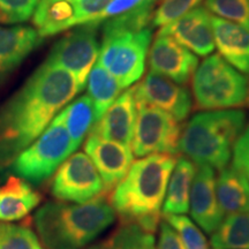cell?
Masks as SVG:
<instances>
[{
  "label": "cell",
  "mask_w": 249,
  "mask_h": 249,
  "mask_svg": "<svg viewBox=\"0 0 249 249\" xmlns=\"http://www.w3.org/2000/svg\"><path fill=\"white\" fill-rule=\"evenodd\" d=\"M157 35H166L200 57L213 51V30L211 15L204 7H195L176 21L161 27Z\"/></svg>",
  "instance_id": "13"
},
{
  "label": "cell",
  "mask_w": 249,
  "mask_h": 249,
  "mask_svg": "<svg viewBox=\"0 0 249 249\" xmlns=\"http://www.w3.org/2000/svg\"><path fill=\"white\" fill-rule=\"evenodd\" d=\"M135 101L160 108L178 121L188 117L193 105L188 89L152 71L135 86Z\"/></svg>",
  "instance_id": "11"
},
{
  "label": "cell",
  "mask_w": 249,
  "mask_h": 249,
  "mask_svg": "<svg viewBox=\"0 0 249 249\" xmlns=\"http://www.w3.org/2000/svg\"><path fill=\"white\" fill-rule=\"evenodd\" d=\"M112 0H74L76 8L77 26L92 23Z\"/></svg>",
  "instance_id": "33"
},
{
  "label": "cell",
  "mask_w": 249,
  "mask_h": 249,
  "mask_svg": "<svg viewBox=\"0 0 249 249\" xmlns=\"http://www.w3.org/2000/svg\"><path fill=\"white\" fill-rule=\"evenodd\" d=\"M98 26L95 23L76 26L55 43L45 60L70 71L75 77L80 91L85 89L90 71L99 55Z\"/></svg>",
  "instance_id": "9"
},
{
  "label": "cell",
  "mask_w": 249,
  "mask_h": 249,
  "mask_svg": "<svg viewBox=\"0 0 249 249\" xmlns=\"http://www.w3.org/2000/svg\"><path fill=\"white\" fill-rule=\"evenodd\" d=\"M88 96L95 108L96 121L103 117L107 108L123 92V87L110 71L97 61L90 71L88 80Z\"/></svg>",
  "instance_id": "23"
},
{
  "label": "cell",
  "mask_w": 249,
  "mask_h": 249,
  "mask_svg": "<svg viewBox=\"0 0 249 249\" xmlns=\"http://www.w3.org/2000/svg\"><path fill=\"white\" fill-rule=\"evenodd\" d=\"M245 124L246 113L241 110L200 112L182 129L179 151L194 164L220 171L229 165Z\"/></svg>",
  "instance_id": "4"
},
{
  "label": "cell",
  "mask_w": 249,
  "mask_h": 249,
  "mask_svg": "<svg viewBox=\"0 0 249 249\" xmlns=\"http://www.w3.org/2000/svg\"><path fill=\"white\" fill-rule=\"evenodd\" d=\"M33 22L42 38L76 27L75 2L74 0H38Z\"/></svg>",
  "instance_id": "20"
},
{
  "label": "cell",
  "mask_w": 249,
  "mask_h": 249,
  "mask_svg": "<svg viewBox=\"0 0 249 249\" xmlns=\"http://www.w3.org/2000/svg\"><path fill=\"white\" fill-rule=\"evenodd\" d=\"M196 166L186 156L177 158L163 202V214H183L189 210L191 189Z\"/></svg>",
  "instance_id": "21"
},
{
  "label": "cell",
  "mask_w": 249,
  "mask_h": 249,
  "mask_svg": "<svg viewBox=\"0 0 249 249\" xmlns=\"http://www.w3.org/2000/svg\"><path fill=\"white\" fill-rule=\"evenodd\" d=\"M105 191L95 164L83 152L71 155L55 173L51 194L57 200L86 203Z\"/></svg>",
  "instance_id": "10"
},
{
  "label": "cell",
  "mask_w": 249,
  "mask_h": 249,
  "mask_svg": "<svg viewBox=\"0 0 249 249\" xmlns=\"http://www.w3.org/2000/svg\"><path fill=\"white\" fill-rule=\"evenodd\" d=\"M40 42L42 37L30 27H0V81L14 71Z\"/></svg>",
  "instance_id": "18"
},
{
  "label": "cell",
  "mask_w": 249,
  "mask_h": 249,
  "mask_svg": "<svg viewBox=\"0 0 249 249\" xmlns=\"http://www.w3.org/2000/svg\"><path fill=\"white\" fill-rule=\"evenodd\" d=\"M246 104H247L248 107H249V93H248V97H247V99H246Z\"/></svg>",
  "instance_id": "36"
},
{
  "label": "cell",
  "mask_w": 249,
  "mask_h": 249,
  "mask_svg": "<svg viewBox=\"0 0 249 249\" xmlns=\"http://www.w3.org/2000/svg\"><path fill=\"white\" fill-rule=\"evenodd\" d=\"M112 204L102 196L86 203L48 202L34 222L45 249H85L116 219Z\"/></svg>",
  "instance_id": "3"
},
{
  "label": "cell",
  "mask_w": 249,
  "mask_h": 249,
  "mask_svg": "<svg viewBox=\"0 0 249 249\" xmlns=\"http://www.w3.org/2000/svg\"><path fill=\"white\" fill-rule=\"evenodd\" d=\"M58 114L70 134L74 150H76L96 123L95 108L91 99L88 95L81 96L62 108Z\"/></svg>",
  "instance_id": "24"
},
{
  "label": "cell",
  "mask_w": 249,
  "mask_h": 249,
  "mask_svg": "<svg viewBox=\"0 0 249 249\" xmlns=\"http://www.w3.org/2000/svg\"><path fill=\"white\" fill-rule=\"evenodd\" d=\"M232 166L249 181V124L244 128L233 147Z\"/></svg>",
  "instance_id": "32"
},
{
  "label": "cell",
  "mask_w": 249,
  "mask_h": 249,
  "mask_svg": "<svg viewBox=\"0 0 249 249\" xmlns=\"http://www.w3.org/2000/svg\"><path fill=\"white\" fill-rule=\"evenodd\" d=\"M213 249H249V211L227 214L211 234Z\"/></svg>",
  "instance_id": "25"
},
{
  "label": "cell",
  "mask_w": 249,
  "mask_h": 249,
  "mask_svg": "<svg viewBox=\"0 0 249 249\" xmlns=\"http://www.w3.org/2000/svg\"><path fill=\"white\" fill-rule=\"evenodd\" d=\"M0 249H43L29 227L0 222Z\"/></svg>",
  "instance_id": "27"
},
{
  "label": "cell",
  "mask_w": 249,
  "mask_h": 249,
  "mask_svg": "<svg viewBox=\"0 0 249 249\" xmlns=\"http://www.w3.org/2000/svg\"><path fill=\"white\" fill-rule=\"evenodd\" d=\"M214 45L220 57L249 75V29L224 18L211 17Z\"/></svg>",
  "instance_id": "17"
},
{
  "label": "cell",
  "mask_w": 249,
  "mask_h": 249,
  "mask_svg": "<svg viewBox=\"0 0 249 249\" xmlns=\"http://www.w3.org/2000/svg\"><path fill=\"white\" fill-rule=\"evenodd\" d=\"M85 150L95 164L105 191L116 187L132 166L134 155L130 147L103 139L95 134H89Z\"/></svg>",
  "instance_id": "14"
},
{
  "label": "cell",
  "mask_w": 249,
  "mask_h": 249,
  "mask_svg": "<svg viewBox=\"0 0 249 249\" xmlns=\"http://www.w3.org/2000/svg\"><path fill=\"white\" fill-rule=\"evenodd\" d=\"M37 4L38 0H0L1 8L13 18L14 23L29 20Z\"/></svg>",
  "instance_id": "34"
},
{
  "label": "cell",
  "mask_w": 249,
  "mask_h": 249,
  "mask_svg": "<svg viewBox=\"0 0 249 249\" xmlns=\"http://www.w3.org/2000/svg\"><path fill=\"white\" fill-rule=\"evenodd\" d=\"M156 0H112L92 23L101 24L108 18L121 17V15L142 11V9L152 8Z\"/></svg>",
  "instance_id": "31"
},
{
  "label": "cell",
  "mask_w": 249,
  "mask_h": 249,
  "mask_svg": "<svg viewBox=\"0 0 249 249\" xmlns=\"http://www.w3.org/2000/svg\"><path fill=\"white\" fill-rule=\"evenodd\" d=\"M135 121L136 101L134 86L120 93L101 119L96 121L90 134L130 147Z\"/></svg>",
  "instance_id": "16"
},
{
  "label": "cell",
  "mask_w": 249,
  "mask_h": 249,
  "mask_svg": "<svg viewBox=\"0 0 249 249\" xmlns=\"http://www.w3.org/2000/svg\"><path fill=\"white\" fill-rule=\"evenodd\" d=\"M216 194L224 214L249 211V181L233 166L224 167L216 178Z\"/></svg>",
  "instance_id": "22"
},
{
  "label": "cell",
  "mask_w": 249,
  "mask_h": 249,
  "mask_svg": "<svg viewBox=\"0 0 249 249\" xmlns=\"http://www.w3.org/2000/svg\"><path fill=\"white\" fill-rule=\"evenodd\" d=\"M189 210L193 219L209 234L216 231L224 219L216 194V174L213 167L198 165L193 180L189 197Z\"/></svg>",
  "instance_id": "15"
},
{
  "label": "cell",
  "mask_w": 249,
  "mask_h": 249,
  "mask_svg": "<svg viewBox=\"0 0 249 249\" xmlns=\"http://www.w3.org/2000/svg\"><path fill=\"white\" fill-rule=\"evenodd\" d=\"M181 133L180 121L171 114L136 102V121L130 145L134 156L142 158L154 154L177 155Z\"/></svg>",
  "instance_id": "8"
},
{
  "label": "cell",
  "mask_w": 249,
  "mask_h": 249,
  "mask_svg": "<svg viewBox=\"0 0 249 249\" xmlns=\"http://www.w3.org/2000/svg\"><path fill=\"white\" fill-rule=\"evenodd\" d=\"M79 92L70 71L45 61L0 110V167L29 147Z\"/></svg>",
  "instance_id": "1"
},
{
  "label": "cell",
  "mask_w": 249,
  "mask_h": 249,
  "mask_svg": "<svg viewBox=\"0 0 249 249\" xmlns=\"http://www.w3.org/2000/svg\"><path fill=\"white\" fill-rule=\"evenodd\" d=\"M88 249H157L154 234L145 232L134 223L123 222L104 240L90 246Z\"/></svg>",
  "instance_id": "26"
},
{
  "label": "cell",
  "mask_w": 249,
  "mask_h": 249,
  "mask_svg": "<svg viewBox=\"0 0 249 249\" xmlns=\"http://www.w3.org/2000/svg\"><path fill=\"white\" fill-rule=\"evenodd\" d=\"M201 1L202 0H160L157 9L154 12L152 26H166L197 7Z\"/></svg>",
  "instance_id": "30"
},
{
  "label": "cell",
  "mask_w": 249,
  "mask_h": 249,
  "mask_svg": "<svg viewBox=\"0 0 249 249\" xmlns=\"http://www.w3.org/2000/svg\"><path fill=\"white\" fill-rule=\"evenodd\" d=\"M98 62L113 75L123 87L128 88L141 79L150 49L152 31L102 29Z\"/></svg>",
  "instance_id": "7"
},
{
  "label": "cell",
  "mask_w": 249,
  "mask_h": 249,
  "mask_svg": "<svg viewBox=\"0 0 249 249\" xmlns=\"http://www.w3.org/2000/svg\"><path fill=\"white\" fill-rule=\"evenodd\" d=\"M177 163L176 155L154 154L133 161L112 194V207L124 222L154 233L160 224L167 183Z\"/></svg>",
  "instance_id": "2"
},
{
  "label": "cell",
  "mask_w": 249,
  "mask_h": 249,
  "mask_svg": "<svg viewBox=\"0 0 249 249\" xmlns=\"http://www.w3.org/2000/svg\"><path fill=\"white\" fill-rule=\"evenodd\" d=\"M149 66L155 73L185 86L198 65L193 52L166 35H157L149 49Z\"/></svg>",
  "instance_id": "12"
},
{
  "label": "cell",
  "mask_w": 249,
  "mask_h": 249,
  "mask_svg": "<svg viewBox=\"0 0 249 249\" xmlns=\"http://www.w3.org/2000/svg\"><path fill=\"white\" fill-rule=\"evenodd\" d=\"M157 249H186L178 233L166 220H163L160 224Z\"/></svg>",
  "instance_id": "35"
},
{
  "label": "cell",
  "mask_w": 249,
  "mask_h": 249,
  "mask_svg": "<svg viewBox=\"0 0 249 249\" xmlns=\"http://www.w3.org/2000/svg\"><path fill=\"white\" fill-rule=\"evenodd\" d=\"M42 196L18 177H9L0 187V220L15 222L22 219L38 207Z\"/></svg>",
  "instance_id": "19"
},
{
  "label": "cell",
  "mask_w": 249,
  "mask_h": 249,
  "mask_svg": "<svg viewBox=\"0 0 249 249\" xmlns=\"http://www.w3.org/2000/svg\"><path fill=\"white\" fill-rule=\"evenodd\" d=\"M208 12L249 29V0H205Z\"/></svg>",
  "instance_id": "28"
},
{
  "label": "cell",
  "mask_w": 249,
  "mask_h": 249,
  "mask_svg": "<svg viewBox=\"0 0 249 249\" xmlns=\"http://www.w3.org/2000/svg\"><path fill=\"white\" fill-rule=\"evenodd\" d=\"M74 151L70 134L57 114L44 132L12 161L11 171L26 181L42 183Z\"/></svg>",
  "instance_id": "6"
},
{
  "label": "cell",
  "mask_w": 249,
  "mask_h": 249,
  "mask_svg": "<svg viewBox=\"0 0 249 249\" xmlns=\"http://www.w3.org/2000/svg\"><path fill=\"white\" fill-rule=\"evenodd\" d=\"M192 79L195 107L201 111L226 110L244 105L249 81L220 54H213L196 68Z\"/></svg>",
  "instance_id": "5"
},
{
  "label": "cell",
  "mask_w": 249,
  "mask_h": 249,
  "mask_svg": "<svg viewBox=\"0 0 249 249\" xmlns=\"http://www.w3.org/2000/svg\"><path fill=\"white\" fill-rule=\"evenodd\" d=\"M163 217L178 233L186 249H209L203 233L188 217L182 214H163Z\"/></svg>",
  "instance_id": "29"
}]
</instances>
